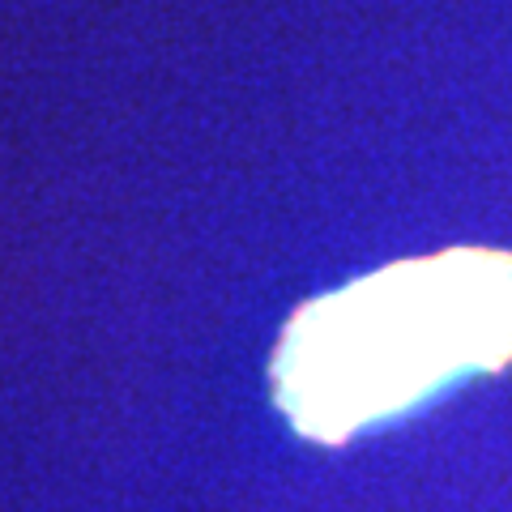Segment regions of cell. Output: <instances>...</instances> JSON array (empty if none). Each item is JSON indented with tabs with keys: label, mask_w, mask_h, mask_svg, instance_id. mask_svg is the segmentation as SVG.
<instances>
[{
	"label": "cell",
	"mask_w": 512,
	"mask_h": 512,
	"mask_svg": "<svg viewBox=\"0 0 512 512\" xmlns=\"http://www.w3.org/2000/svg\"><path fill=\"white\" fill-rule=\"evenodd\" d=\"M508 355L512 256L444 252L308 303L278 350V393L308 436L338 440Z\"/></svg>",
	"instance_id": "6da1fadb"
}]
</instances>
